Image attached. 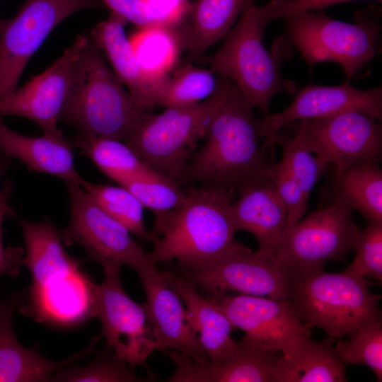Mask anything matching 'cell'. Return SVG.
Segmentation results:
<instances>
[{
    "mask_svg": "<svg viewBox=\"0 0 382 382\" xmlns=\"http://www.w3.org/2000/svg\"><path fill=\"white\" fill-rule=\"evenodd\" d=\"M70 221L59 231L66 245L81 246L88 256L103 263L126 265L137 273L152 262L129 231L104 212L81 186L66 184Z\"/></svg>",
    "mask_w": 382,
    "mask_h": 382,
    "instance_id": "7c38bea8",
    "label": "cell"
},
{
    "mask_svg": "<svg viewBox=\"0 0 382 382\" xmlns=\"http://www.w3.org/2000/svg\"><path fill=\"white\" fill-rule=\"evenodd\" d=\"M234 83L213 117L202 146L192 157L184 184L222 187L231 190L269 174L271 163L259 145L260 120Z\"/></svg>",
    "mask_w": 382,
    "mask_h": 382,
    "instance_id": "7a4b0ae2",
    "label": "cell"
},
{
    "mask_svg": "<svg viewBox=\"0 0 382 382\" xmlns=\"http://www.w3.org/2000/svg\"><path fill=\"white\" fill-rule=\"evenodd\" d=\"M335 338L308 339L289 358L282 357L278 382H344L346 363L335 349Z\"/></svg>",
    "mask_w": 382,
    "mask_h": 382,
    "instance_id": "83f0119b",
    "label": "cell"
},
{
    "mask_svg": "<svg viewBox=\"0 0 382 382\" xmlns=\"http://www.w3.org/2000/svg\"><path fill=\"white\" fill-rule=\"evenodd\" d=\"M160 25H176L183 17L189 4L187 0H144Z\"/></svg>",
    "mask_w": 382,
    "mask_h": 382,
    "instance_id": "b9f144b4",
    "label": "cell"
},
{
    "mask_svg": "<svg viewBox=\"0 0 382 382\" xmlns=\"http://www.w3.org/2000/svg\"><path fill=\"white\" fill-rule=\"evenodd\" d=\"M269 175L286 207V218L284 229L289 228L301 220L308 199L283 161L271 163Z\"/></svg>",
    "mask_w": 382,
    "mask_h": 382,
    "instance_id": "74e56055",
    "label": "cell"
},
{
    "mask_svg": "<svg viewBox=\"0 0 382 382\" xmlns=\"http://www.w3.org/2000/svg\"><path fill=\"white\" fill-rule=\"evenodd\" d=\"M284 19L289 42L311 68L320 62H335L350 79L376 54L381 28L370 13L358 15L354 23L313 12Z\"/></svg>",
    "mask_w": 382,
    "mask_h": 382,
    "instance_id": "52a82bcc",
    "label": "cell"
},
{
    "mask_svg": "<svg viewBox=\"0 0 382 382\" xmlns=\"http://www.w3.org/2000/svg\"><path fill=\"white\" fill-rule=\"evenodd\" d=\"M105 6L139 28L158 24L148 4L144 0H100ZM160 25V24H158Z\"/></svg>",
    "mask_w": 382,
    "mask_h": 382,
    "instance_id": "60d3db41",
    "label": "cell"
},
{
    "mask_svg": "<svg viewBox=\"0 0 382 382\" xmlns=\"http://www.w3.org/2000/svg\"><path fill=\"white\" fill-rule=\"evenodd\" d=\"M97 204L108 215L124 225L132 234L149 240L143 218V205L122 186L93 184L84 180L81 186Z\"/></svg>",
    "mask_w": 382,
    "mask_h": 382,
    "instance_id": "4dcf8cb0",
    "label": "cell"
},
{
    "mask_svg": "<svg viewBox=\"0 0 382 382\" xmlns=\"http://www.w3.org/2000/svg\"><path fill=\"white\" fill-rule=\"evenodd\" d=\"M146 112L134 103L107 65L100 50L88 37L73 66L69 93L59 119L90 137L126 143Z\"/></svg>",
    "mask_w": 382,
    "mask_h": 382,
    "instance_id": "3957f363",
    "label": "cell"
},
{
    "mask_svg": "<svg viewBox=\"0 0 382 382\" xmlns=\"http://www.w3.org/2000/svg\"><path fill=\"white\" fill-rule=\"evenodd\" d=\"M238 190L231 214L236 232L245 231L256 238L257 250L274 255L284 228L286 209L269 174L248 182Z\"/></svg>",
    "mask_w": 382,
    "mask_h": 382,
    "instance_id": "d6986e66",
    "label": "cell"
},
{
    "mask_svg": "<svg viewBox=\"0 0 382 382\" xmlns=\"http://www.w3.org/2000/svg\"><path fill=\"white\" fill-rule=\"evenodd\" d=\"M377 121L370 115L347 111L287 125L299 142L316 154L323 168L332 163L338 174L357 162L381 161L382 126Z\"/></svg>",
    "mask_w": 382,
    "mask_h": 382,
    "instance_id": "9c48e42d",
    "label": "cell"
},
{
    "mask_svg": "<svg viewBox=\"0 0 382 382\" xmlns=\"http://www.w3.org/2000/svg\"><path fill=\"white\" fill-rule=\"evenodd\" d=\"M71 144L79 148L104 175L118 184L130 178L162 175L147 165L122 141L79 134Z\"/></svg>",
    "mask_w": 382,
    "mask_h": 382,
    "instance_id": "f546056e",
    "label": "cell"
},
{
    "mask_svg": "<svg viewBox=\"0 0 382 382\" xmlns=\"http://www.w3.org/2000/svg\"><path fill=\"white\" fill-rule=\"evenodd\" d=\"M233 194L222 187L187 186L180 206L155 218L148 240L154 244L150 260H175L180 270L195 269L243 248L234 237Z\"/></svg>",
    "mask_w": 382,
    "mask_h": 382,
    "instance_id": "6da1fadb",
    "label": "cell"
},
{
    "mask_svg": "<svg viewBox=\"0 0 382 382\" xmlns=\"http://www.w3.org/2000/svg\"><path fill=\"white\" fill-rule=\"evenodd\" d=\"M88 41L79 35L54 62L23 86L0 98V116L28 118L42 129L43 134L64 137L57 122L66 100L75 61Z\"/></svg>",
    "mask_w": 382,
    "mask_h": 382,
    "instance_id": "9a60e30c",
    "label": "cell"
},
{
    "mask_svg": "<svg viewBox=\"0 0 382 382\" xmlns=\"http://www.w3.org/2000/svg\"><path fill=\"white\" fill-rule=\"evenodd\" d=\"M72 146L64 137L19 134L8 127L0 116V151L3 154L19 160L30 171L52 175L66 184L81 186L84 179L75 168Z\"/></svg>",
    "mask_w": 382,
    "mask_h": 382,
    "instance_id": "cb8c5ba5",
    "label": "cell"
},
{
    "mask_svg": "<svg viewBox=\"0 0 382 382\" xmlns=\"http://www.w3.org/2000/svg\"><path fill=\"white\" fill-rule=\"evenodd\" d=\"M146 379L136 376L133 368L107 345L92 362L82 366L66 367L58 371L51 381L136 382Z\"/></svg>",
    "mask_w": 382,
    "mask_h": 382,
    "instance_id": "836d02e7",
    "label": "cell"
},
{
    "mask_svg": "<svg viewBox=\"0 0 382 382\" xmlns=\"http://www.w3.org/2000/svg\"><path fill=\"white\" fill-rule=\"evenodd\" d=\"M21 228L25 245L23 264L29 270L37 289L79 270L81 262L64 249L59 231L48 218L39 222L23 219Z\"/></svg>",
    "mask_w": 382,
    "mask_h": 382,
    "instance_id": "d4e9b609",
    "label": "cell"
},
{
    "mask_svg": "<svg viewBox=\"0 0 382 382\" xmlns=\"http://www.w3.org/2000/svg\"><path fill=\"white\" fill-rule=\"evenodd\" d=\"M4 156H6L4 154H3V156L0 154V186L2 184L1 179L3 174L7 168V161L4 158Z\"/></svg>",
    "mask_w": 382,
    "mask_h": 382,
    "instance_id": "7bdbcfd3",
    "label": "cell"
},
{
    "mask_svg": "<svg viewBox=\"0 0 382 382\" xmlns=\"http://www.w3.org/2000/svg\"><path fill=\"white\" fill-rule=\"evenodd\" d=\"M356 255L345 272L382 282V222H368L353 243Z\"/></svg>",
    "mask_w": 382,
    "mask_h": 382,
    "instance_id": "8d00e7d4",
    "label": "cell"
},
{
    "mask_svg": "<svg viewBox=\"0 0 382 382\" xmlns=\"http://www.w3.org/2000/svg\"><path fill=\"white\" fill-rule=\"evenodd\" d=\"M119 185L130 191L144 207L151 210L155 218L180 206L186 197L179 185L163 175L130 178Z\"/></svg>",
    "mask_w": 382,
    "mask_h": 382,
    "instance_id": "e575fe53",
    "label": "cell"
},
{
    "mask_svg": "<svg viewBox=\"0 0 382 382\" xmlns=\"http://www.w3.org/2000/svg\"><path fill=\"white\" fill-rule=\"evenodd\" d=\"M356 0H271L260 6V21L264 28L272 21L286 18L304 12L322 11L333 5ZM381 2L382 0H377Z\"/></svg>",
    "mask_w": 382,
    "mask_h": 382,
    "instance_id": "f35d334b",
    "label": "cell"
},
{
    "mask_svg": "<svg viewBox=\"0 0 382 382\" xmlns=\"http://www.w3.org/2000/svg\"><path fill=\"white\" fill-rule=\"evenodd\" d=\"M347 111H357L381 122V86L364 91L354 88L349 81L334 86L309 85L299 90L284 110L260 120V133L267 139L291 122Z\"/></svg>",
    "mask_w": 382,
    "mask_h": 382,
    "instance_id": "2e32d148",
    "label": "cell"
},
{
    "mask_svg": "<svg viewBox=\"0 0 382 382\" xmlns=\"http://www.w3.org/2000/svg\"><path fill=\"white\" fill-rule=\"evenodd\" d=\"M233 328L245 332L243 340L266 350L291 357L311 337L290 300L240 294L211 299Z\"/></svg>",
    "mask_w": 382,
    "mask_h": 382,
    "instance_id": "5bb4252c",
    "label": "cell"
},
{
    "mask_svg": "<svg viewBox=\"0 0 382 382\" xmlns=\"http://www.w3.org/2000/svg\"><path fill=\"white\" fill-rule=\"evenodd\" d=\"M13 188L11 181L5 180L0 186V277L4 274L16 277L23 264L21 248H4L2 242V226L4 219L13 213L9 197Z\"/></svg>",
    "mask_w": 382,
    "mask_h": 382,
    "instance_id": "ab89813d",
    "label": "cell"
},
{
    "mask_svg": "<svg viewBox=\"0 0 382 382\" xmlns=\"http://www.w3.org/2000/svg\"><path fill=\"white\" fill-rule=\"evenodd\" d=\"M219 79L209 69L184 64L170 76L159 105L171 108L204 100L215 93Z\"/></svg>",
    "mask_w": 382,
    "mask_h": 382,
    "instance_id": "1f68e13d",
    "label": "cell"
},
{
    "mask_svg": "<svg viewBox=\"0 0 382 382\" xmlns=\"http://www.w3.org/2000/svg\"><path fill=\"white\" fill-rule=\"evenodd\" d=\"M264 30L260 6L251 4L242 12L220 49L212 55H201L198 59L209 65L215 74L233 81L265 117L270 114L272 98L279 93L295 94L296 84L281 74L282 58L264 47Z\"/></svg>",
    "mask_w": 382,
    "mask_h": 382,
    "instance_id": "8992f818",
    "label": "cell"
},
{
    "mask_svg": "<svg viewBox=\"0 0 382 382\" xmlns=\"http://www.w3.org/2000/svg\"><path fill=\"white\" fill-rule=\"evenodd\" d=\"M100 0H26L16 15L0 21V98L13 91L30 57L63 20Z\"/></svg>",
    "mask_w": 382,
    "mask_h": 382,
    "instance_id": "30bf717a",
    "label": "cell"
},
{
    "mask_svg": "<svg viewBox=\"0 0 382 382\" xmlns=\"http://www.w3.org/2000/svg\"><path fill=\"white\" fill-rule=\"evenodd\" d=\"M359 229L351 209L332 203L284 229L274 255L289 275L323 270L345 259Z\"/></svg>",
    "mask_w": 382,
    "mask_h": 382,
    "instance_id": "ba28073f",
    "label": "cell"
},
{
    "mask_svg": "<svg viewBox=\"0 0 382 382\" xmlns=\"http://www.w3.org/2000/svg\"><path fill=\"white\" fill-rule=\"evenodd\" d=\"M233 84L221 76L215 93L204 100L166 108L160 114L145 113L133 127L126 144L154 170L179 186L184 185L195 144L204 137Z\"/></svg>",
    "mask_w": 382,
    "mask_h": 382,
    "instance_id": "277c9868",
    "label": "cell"
},
{
    "mask_svg": "<svg viewBox=\"0 0 382 382\" xmlns=\"http://www.w3.org/2000/svg\"><path fill=\"white\" fill-rule=\"evenodd\" d=\"M168 355L175 364L169 382H278L283 357L243 339L233 354L218 362L174 350Z\"/></svg>",
    "mask_w": 382,
    "mask_h": 382,
    "instance_id": "ac0fdd59",
    "label": "cell"
},
{
    "mask_svg": "<svg viewBox=\"0 0 382 382\" xmlns=\"http://www.w3.org/2000/svg\"><path fill=\"white\" fill-rule=\"evenodd\" d=\"M209 299L228 291L241 294L290 300L293 280L274 255L252 253L244 245L215 262L195 269L180 270Z\"/></svg>",
    "mask_w": 382,
    "mask_h": 382,
    "instance_id": "8fae6325",
    "label": "cell"
},
{
    "mask_svg": "<svg viewBox=\"0 0 382 382\" xmlns=\"http://www.w3.org/2000/svg\"><path fill=\"white\" fill-rule=\"evenodd\" d=\"M256 0H195L175 28L183 50L201 56L226 37L244 9Z\"/></svg>",
    "mask_w": 382,
    "mask_h": 382,
    "instance_id": "484cf974",
    "label": "cell"
},
{
    "mask_svg": "<svg viewBox=\"0 0 382 382\" xmlns=\"http://www.w3.org/2000/svg\"><path fill=\"white\" fill-rule=\"evenodd\" d=\"M127 23L112 12L106 21L93 27L91 39L105 52L114 73L127 87L137 106L147 112L149 109L159 105L166 84L154 80L141 69L125 34Z\"/></svg>",
    "mask_w": 382,
    "mask_h": 382,
    "instance_id": "ffe728a7",
    "label": "cell"
},
{
    "mask_svg": "<svg viewBox=\"0 0 382 382\" xmlns=\"http://www.w3.org/2000/svg\"><path fill=\"white\" fill-rule=\"evenodd\" d=\"M101 265L104 279L96 288L94 317L100 321L107 345L116 354L133 369L146 366L156 350V342L144 305L134 301L124 290L120 263Z\"/></svg>",
    "mask_w": 382,
    "mask_h": 382,
    "instance_id": "4fadbf2b",
    "label": "cell"
},
{
    "mask_svg": "<svg viewBox=\"0 0 382 382\" xmlns=\"http://www.w3.org/2000/svg\"><path fill=\"white\" fill-rule=\"evenodd\" d=\"M129 40L144 72L154 80L166 84L183 50L175 26L156 24L139 28Z\"/></svg>",
    "mask_w": 382,
    "mask_h": 382,
    "instance_id": "f1b7e54d",
    "label": "cell"
},
{
    "mask_svg": "<svg viewBox=\"0 0 382 382\" xmlns=\"http://www.w3.org/2000/svg\"><path fill=\"white\" fill-rule=\"evenodd\" d=\"M278 143L282 149L283 161L299 183L305 196L308 199L315 184L323 173L322 166L317 157L311 155L293 135L278 130L265 139L262 150Z\"/></svg>",
    "mask_w": 382,
    "mask_h": 382,
    "instance_id": "d590c367",
    "label": "cell"
},
{
    "mask_svg": "<svg viewBox=\"0 0 382 382\" xmlns=\"http://www.w3.org/2000/svg\"><path fill=\"white\" fill-rule=\"evenodd\" d=\"M162 276L186 305L191 323L210 362L233 354L239 347L231 334L235 329L213 300L204 298L199 289L182 274L160 270Z\"/></svg>",
    "mask_w": 382,
    "mask_h": 382,
    "instance_id": "603a6c76",
    "label": "cell"
},
{
    "mask_svg": "<svg viewBox=\"0 0 382 382\" xmlns=\"http://www.w3.org/2000/svg\"><path fill=\"white\" fill-rule=\"evenodd\" d=\"M145 294L143 304L153 329L156 350L185 353L208 360L180 296L162 276L156 265L138 272Z\"/></svg>",
    "mask_w": 382,
    "mask_h": 382,
    "instance_id": "e0dca14e",
    "label": "cell"
},
{
    "mask_svg": "<svg viewBox=\"0 0 382 382\" xmlns=\"http://www.w3.org/2000/svg\"><path fill=\"white\" fill-rule=\"evenodd\" d=\"M376 161L352 163L336 175L333 202L382 222V170Z\"/></svg>",
    "mask_w": 382,
    "mask_h": 382,
    "instance_id": "4316f807",
    "label": "cell"
},
{
    "mask_svg": "<svg viewBox=\"0 0 382 382\" xmlns=\"http://www.w3.org/2000/svg\"><path fill=\"white\" fill-rule=\"evenodd\" d=\"M292 306L308 329L317 327L328 337L340 338L359 328L382 321L381 296L369 288L376 282L345 270L324 269L290 275Z\"/></svg>",
    "mask_w": 382,
    "mask_h": 382,
    "instance_id": "5b68a950",
    "label": "cell"
},
{
    "mask_svg": "<svg viewBox=\"0 0 382 382\" xmlns=\"http://www.w3.org/2000/svg\"><path fill=\"white\" fill-rule=\"evenodd\" d=\"M17 306L13 299L0 302V381H51L58 371L88 356L100 340L95 337L81 351L59 361H50L16 338L13 316Z\"/></svg>",
    "mask_w": 382,
    "mask_h": 382,
    "instance_id": "44dd1931",
    "label": "cell"
},
{
    "mask_svg": "<svg viewBox=\"0 0 382 382\" xmlns=\"http://www.w3.org/2000/svg\"><path fill=\"white\" fill-rule=\"evenodd\" d=\"M97 286L79 270L47 285L31 289L28 305L20 310L38 321L76 324L94 317Z\"/></svg>",
    "mask_w": 382,
    "mask_h": 382,
    "instance_id": "7402d4cb",
    "label": "cell"
},
{
    "mask_svg": "<svg viewBox=\"0 0 382 382\" xmlns=\"http://www.w3.org/2000/svg\"><path fill=\"white\" fill-rule=\"evenodd\" d=\"M382 321L376 322L348 333V339L338 340L337 354L347 365L363 364L382 381Z\"/></svg>",
    "mask_w": 382,
    "mask_h": 382,
    "instance_id": "d6a6232c",
    "label": "cell"
}]
</instances>
